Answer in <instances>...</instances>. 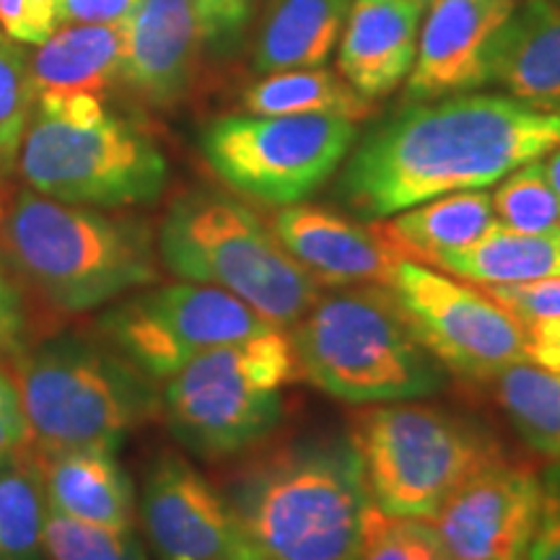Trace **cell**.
<instances>
[{"label":"cell","mask_w":560,"mask_h":560,"mask_svg":"<svg viewBox=\"0 0 560 560\" xmlns=\"http://www.w3.org/2000/svg\"><path fill=\"white\" fill-rule=\"evenodd\" d=\"M16 174L47 198L86 208H130L156 202L170 166L159 145L112 112L70 122L32 109Z\"/></svg>","instance_id":"9"},{"label":"cell","mask_w":560,"mask_h":560,"mask_svg":"<svg viewBox=\"0 0 560 560\" xmlns=\"http://www.w3.org/2000/svg\"><path fill=\"white\" fill-rule=\"evenodd\" d=\"M490 83L560 112V0H516L490 45Z\"/></svg>","instance_id":"19"},{"label":"cell","mask_w":560,"mask_h":560,"mask_svg":"<svg viewBox=\"0 0 560 560\" xmlns=\"http://www.w3.org/2000/svg\"><path fill=\"white\" fill-rule=\"evenodd\" d=\"M242 107L249 115H338L353 122L374 115V102L325 66L262 75L244 91Z\"/></svg>","instance_id":"25"},{"label":"cell","mask_w":560,"mask_h":560,"mask_svg":"<svg viewBox=\"0 0 560 560\" xmlns=\"http://www.w3.org/2000/svg\"><path fill=\"white\" fill-rule=\"evenodd\" d=\"M433 268L482 289L552 278L560 276V234H522L495 221L478 242L444 255Z\"/></svg>","instance_id":"24"},{"label":"cell","mask_w":560,"mask_h":560,"mask_svg":"<svg viewBox=\"0 0 560 560\" xmlns=\"http://www.w3.org/2000/svg\"><path fill=\"white\" fill-rule=\"evenodd\" d=\"M384 285L412 335L459 380L493 382L524 361V325L486 291L405 257Z\"/></svg>","instance_id":"12"},{"label":"cell","mask_w":560,"mask_h":560,"mask_svg":"<svg viewBox=\"0 0 560 560\" xmlns=\"http://www.w3.org/2000/svg\"><path fill=\"white\" fill-rule=\"evenodd\" d=\"M0 268L55 314H86L159 280L149 229L0 177Z\"/></svg>","instance_id":"3"},{"label":"cell","mask_w":560,"mask_h":560,"mask_svg":"<svg viewBox=\"0 0 560 560\" xmlns=\"http://www.w3.org/2000/svg\"><path fill=\"white\" fill-rule=\"evenodd\" d=\"M255 560H355L371 501L350 433L270 446L221 488Z\"/></svg>","instance_id":"2"},{"label":"cell","mask_w":560,"mask_h":560,"mask_svg":"<svg viewBox=\"0 0 560 560\" xmlns=\"http://www.w3.org/2000/svg\"><path fill=\"white\" fill-rule=\"evenodd\" d=\"M495 400L532 452L560 462V374L520 361L493 380Z\"/></svg>","instance_id":"27"},{"label":"cell","mask_w":560,"mask_h":560,"mask_svg":"<svg viewBox=\"0 0 560 560\" xmlns=\"http://www.w3.org/2000/svg\"><path fill=\"white\" fill-rule=\"evenodd\" d=\"M524 361L560 374V319L524 322Z\"/></svg>","instance_id":"39"},{"label":"cell","mask_w":560,"mask_h":560,"mask_svg":"<svg viewBox=\"0 0 560 560\" xmlns=\"http://www.w3.org/2000/svg\"><path fill=\"white\" fill-rule=\"evenodd\" d=\"M270 229L317 285H384L392 268L402 260L380 234L376 223L363 226L348 215L304 202L280 208L272 215Z\"/></svg>","instance_id":"16"},{"label":"cell","mask_w":560,"mask_h":560,"mask_svg":"<svg viewBox=\"0 0 560 560\" xmlns=\"http://www.w3.org/2000/svg\"><path fill=\"white\" fill-rule=\"evenodd\" d=\"M425 0H353L338 42L340 75L366 100L408 81Z\"/></svg>","instance_id":"18"},{"label":"cell","mask_w":560,"mask_h":560,"mask_svg":"<svg viewBox=\"0 0 560 560\" xmlns=\"http://www.w3.org/2000/svg\"><path fill=\"white\" fill-rule=\"evenodd\" d=\"M490 200L501 226L522 234H556L560 229V198L545 174L542 159L506 174Z\"/></svg>","instance_id":"28"},{"label":"cell","mask_w":560,"mask_h":560,"mask_svg":"<svg viewBox=\"0 0 560 560\" xmlns=\"http://www.w3.org/2000/svg\"><path fill=\"white\" fill-rule=\"evenodd\" d=\"M353 0H272L252 47V68L280 70L327 66L338 47Z\"/></svg>","instance_id":"22"},{"label":"cell","mask_w":560,"mask_h":560,"mask_svg":"<svg viewBox=\"0 0 560 560\" xmlns=\"http://www.w3.org/2000/svg\"><path fill=\"white\" fill-rule=\"evenodd\" d=\"M32 52L0 26V177H16V159L34 109Z\"/></svg>","instance_id":"29"},{"label":"cell","mask_w":560,"mask_h":560,"mask_svg":"<svg viewBox=\"0 0 560 560\" xmlns=\"http://www.w3.org/2000/svg\"><path fill=\"white\" fill-rule=\"evenodd\" d=\"M542 166H545V174H548L552 190H556L560 198V145L558 149H552L548 156H542Z\"/></svg>","instance_id":"40"},{"label":"cell","mask_w":560,"mask_h":560,"mask_svg":"<svg viewBox=\"0 0 560 560\" xmlns=\"http://www.w3.org/2000/svg\"><path fill=\"white\" fill-rule=\"evenodd\" d=\"M47 560H149L136 529L96 527L47 511L45 522Z\"/></svg>","instance_id":"30"},{"label":"cell","mask_w":560,"mask_h":560,"mask_svg":"<svg viewBox=\"0 0 560 560\" xmlns=\"http://www.w3.org/2000/svg\"><path fill=\"white\" fill-rule=\"evenodd\" d=\"M140 520L156 560H255L221 488L177 452L145 470Z\"/></svg>","instance_id":"13"},{"label":"cell","mask_w":560,"mask_h":560,"mask_svg":"<svg viewBox=\"0 0 560 560\" xmlns=\"http://www.w3.org/2000/svg\"><path fill=\"white\" fill-rule=\"evenodd\" d=\"M47 511L37 450L0 459V560H47Z\"/></svg>","instance_id":"26"},{"label":"cell","mask_w":560,"mask_h":560,"mask_svg":"<svg viewBox=\"0 0 560 560\" xmlns=\"http://www.w3.org/2000/svg\"><path fill=\"white\" fill-rule=\"evenodd\" d=\"M39 462L52 511L96 527H136V488L115 452L70 450L39 454Z\"/></svg>","instance_id":"20"},{"label":"cell","mask_w":560,"mask_h":560,"mask_svg":"<svg viewBox=\"0 0 560 560\" xmlns=\"http://www.w3.org/2000/svg\"><path fill=\"white\" fill-rule=\"evenodd\" d=\"M32 301L9 272L0 268V359L30 342Z\"/></svg>","instance_id":"36"},{"label":"cell","mask_w":560,"mask_h":560,"mask_svg":"<svg viewBox=\"0 0 560 560\" xmlns=\"http://www.w3.org/2000/svg\"><path fill=\"white\" fill-rule=\"evenodd\" d=\"M355 560H450V556L431 522L387 516L374 506Z\"/></svg>","instance_id":"31"},{"label":"cell","mask_w":560,"mask_h":560,"mask_svg":"<svg viewBox=\"0 0 560 560\" xmlns=\"http://www.w3.org/2000/svg\"><path fill=\"white\" fill-rule=\"evenodd\" d=\"M350 436L374 506L405 520L431 522L472 475L506 459L478 420L433 405H371L355 416Z\"/></svg>","instance_id":"8"},{"label":"cell","mask_w":560,"mask_h":560,"mask_svg":"<svg viewBox=\"0 0 560 560\" xmlns=\"http://www.w3.org/2000/svg\"><path fill=\"white\" fill-rule=\"evenodd\" d=\"M516 0H429L405 100L431 102L490 83V45Z\"/></svg>","instance_id":"15"},{"label":"cell","mask_w":560,"mask_h":560,"mask_svg":"<svg viewBox=\"0 0 560 560\" xmlns=\"http://www.w3.org/2000/svg\"><path fill=\"white\" fill-rule=\"evenodd\" d=\"M5 366L39 454L117 452L132 431L161 412L159 382L91 335L52 332L30 340Z\"/></svg>","instance_id":"4"},{"label":"cell","mask_w":560,"mask_h":560,"mask_svg":"<svg viewBox=\"0 0 560 560\" xmlns=\"http://www.w3.org/2000/svg\"><path fill=\"white\" fill-rule=\"evenodd\" d=\"M32 446L30 423H26L24 408L11 369L0 363V459H9Z\"/></svg>","instance_id":"37"},{"label":"cell","mask_w":560,"mask_h":560,"mask_svg":"<svg viewBox=\"0 0 560 560\" xmlns=\"http://www.w3.org/2000/svg\"><path fill=\"white\" fill-rule=\"evenodd\" d=\"M299 374L348 405L408 402L436 395L450 371L423 348L387 285H350L293 325Z\"/></svg>","instance_id":"5"},{"label":"cell","mask_w":560,"mask_h":560,"mask_svg":"<svg viewBox=\"0 0 560 560\" xmlns=\"http://www.w3.org/2000/svg\"><path fill=\"white\" fill-rule=\"evenodd\" d=\"M159 257L179 280L226 291L280 330L322 296L268 223L223 192L192 190L174 200L159 229Z\"/></svg>","instance_id":"6"},{"label":"cell","mask_w":560,"mask_h":560,"mask_svg":"<svg viewBox=\"0 0 560 560\" xmlns=\"http://www.w3.org/2000/svg\"><path fill=\"white\" fill-rule=\"evenodd\" d=\"M482 291L514 314L522 325L532 319H560V276L511 285H486Z\"/></svg>","instance_id":"32"},{"label":"cell","mask_w":560,"mask_h":560,"mask_svg":"<svg viewBox=\"0 0 560 560\" xmlns=\"http://www.w3.org/2000/svg\"><path fill=\"white\" fill-rule=\"evenodd\" d=\"M260 0H195L202 45L231 50L244 37Z\"/></svg>","instance_id":"33"},{"label":"cell","mask_w":560,"mask_h":560,"mask_svg":"<svg viewBox=\"0 0 560 560\" xmlns=\"http://www.w3.org/2000/svg\"><path fill=\"white\" fill-rule=\"evenodd\" d=\"M540 509V475L506 459L452 495L431 524L450 560H524Z\"/></svg>","instance_id":"14"},{"label":"cell","mask_w":560,"mask_h":560,"mask_svg":"<svg viewBox=\"0 0 560 560\" xmlns=\"http://www.w3.org/2000/svg\"><path fill=\"white\" fill-rule=\"evenodd\" d=\"M560 145V112L509 94L412 102L348 153L340 195L361 219L382 221L439 195L486 190Z\"/></svg>","instance_id":"1"},{"label":"cell","mask_w":560,"mask_h":560,"mask_svg":"<svg viewBox=\"0 0 560 560\" xmlns=\"http://www.w3.org/2000/svg\"><path fill=\"white\" fill-rule=\"evenodd\" d=\"M252 306L213 285H145L96 319L100 338L153 382H166L208 350L272 330Z\"/></svg>","instance_id":"11"},{"label":"cell","mask_w":560,"mask_h":560,"mask_svg":"<svg viewBox=\"0 0 560 560\" xmlns=\"http://www.w3.org/2000/svg\"><path fill=\"white\" fill-rule=\"evenodd\" d=\"M558 234H560V229H558Z\"/></svg>","instance_id":"41"},{"label":"cell","mask_w":560,"mask_h":560,"mask_svg":"<svg viewBox=\"0 0 560 560\" xmlns=\"http://www.w3.org/2000/svg\"><path fill=\"white\" fill-rule=\"evenodd\" d=\"M58 0H0V26L24 45H42L58 30Z\"/></svg>","instance_id":"35"},{"label":"cell","mask_w":560,"mask_h":560,"mask_svg":"<svg viewBox=\"0 0 560 560\" xmlns=\"http://www.w3.org/2000/svg\"><path fill=\"white\" fill-rule=\"evenodd\" d=\"M524 560H560V462L540 475V509Z\"/></svg>","instance_id":"34"},{"label":"cell","mask_w":560,"mask_h":560,"mask_svg":"<svg viewBox=\"0 0 560 560\" xmlns=\"http://www.w3.org/2000/svg\"><path fill=\"white\" fill-rule=\"evenodd\" d=\"M353 120L338 115H226L200 132L210 172L234 192L285 208L312 198L353 151Z\"/></svg>","instance_id":"10"},{"label":"cell","mask_w":560,"mask_h":560,"mask_svg":"<svg viewBox=\"0 0 560 560\" xmlns=\"http://www.w3.org/2000/svg\"><path fill=\"white\" fill-rule=\"evenodd\" d=\"M128 21L120 24L58 26L32 52L34 100L39 94L91 91L102 94L120 79V62Z\"/></svg>","instance_id":"23"},{"label":"cell","mask_w":560,"mask_h":560,"mask_svg":"<svg viewBox=\"0 0 560 560\" xmlns=\"http://www.w3.org/2000/svg\"><path fill=\"white\" fill-rule=\"evenodd\" d=\"M140 0H58L55 21L68 24H120L128 21Z\"/></svg>","instance_id":"38"},{"label":"cell","mask_w":560,"mask_h":560,"mask_svg":"<svg viewBox=\"0 0 560 560\" xmlns=\"http://www.w3.org/2000/svg\"><path fill=\"white\" fill-rule=\"evenodd\" d=\"M425 3H429V0H425Z\"/></svg>","instance_id":"42"},{"label":"cell","mask_w":560,"mask_h":560,"mask_svg":"<svg viewBox=\"0 0 560 560\" xmlns=\"http://www.w3.org/2000/svg\"><path fill=\"white\" fill-rule=\"evenodd\" d=\"M200 45L195 0H140L125 32L120 81L151 107H172L190 89Z\"/></svg>","instance_id":"17"},{"label":"cell","mask_w":560,"mask_h":560,"mask_svg":"<svg viewBox=\"0 0 560 560\" xmlns=\"http://www.w3.org/2000/svg\"><path fill=\"white\" fill-rule=\"evenodd\" d=\"M299 376L291 338L280 327L229 342L179 369L161 387L174 439L202 459L242 457L285 416L283 387Z\"/></svg>","instance_id":"7"},{"label":"cell","mask_w":560,"mask_h":560,"mask_svg":"<svg viewBox=\"0 0 560 560\" xmlns=\"http://www.w3.org/2000/svg\"><path fill=\"white\" fill-rule=\"evenodd\" d=\"M495 223L486 190L439 195L376 223L380 234L405 260L436 265L444 255L470 247Z\"/></svg>","instance_id":"21"}]
</instances>
